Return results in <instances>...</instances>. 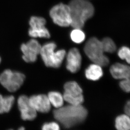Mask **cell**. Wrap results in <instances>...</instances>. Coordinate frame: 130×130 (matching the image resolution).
I'll return each mask as SVG.
<instances>
[{
  "label": "cell",
  "mask_w": 130,
  "mask_h": 130,
  "mask_svg": "<svg viewBox=\"0 0 130 130\" xmlns=\"http://www.w3.org/2000/svg\"><path fill=\"white\" fill-rule=\"evenodd\" d=\"M87 114V110L82 104H69L53 111L54 118L66 128H69L83 122Z\"/></svg>",
  "instance_id": "obj_1"
},
{
  "label": "cell",
  "mask_w": 130,
  "mask_h": 130,
  "mask_svg": "<svg viewBox=\"0 0 130 130\" xmlns=\"http://www.w3.org/2000/svg\"><path fill=\"white\" fill-rule=\"evenodd\" d=\"M69 6L71 14V26L74 28H82L85 22L94 13L93 5L87 0H71Z\"/></svg>",
  "instance_id": "obj_2"
},
{
  "label": "cell",
  "mask_w": 130,
  "mask_h": 130,
  "mask_svg": "<svg viewBox=\"0 0 130 130\" xmlns=\"http://www.w3.org/2000/svg\"><path fill=\"white\" fill-rule=\"evenodd\" d=\"M56 46L53 42L47 43L42 46L40 54L47 67L59 68L66 56V52L64 49L55 51Z\"/></svg>",
  "instance_id": "obj_3"
},
{
  "label": "cell",
  "mask_w": 130,
  "mask_h": 130,
  "mask_svg": "<svg viewBox=\"0 0 130 130\" xmlns=\"http://www.w3.org/2000/svg\"><path fill=\"white\" fill-rule=\"evenodd\" d=\"M85 54L89 59L95 64L101 67L107 66L109 62V59L104 55L101 41L95 37L90 38L84 48Z\"/></svg>",
  "instance_id": "obj_4"
},
{
  "label": "cell",
  "mask_w": 130,
  "mask_h": 130,
  "mask_svg": "<svg viewBox=\"0 0 130 130\" xmlns=\"http://www.w3.org/2000/svg\"><path fill=\"white\" fill-rule=\"evenodd\" d=\"M25 79L23 74L9 69L4 70L0 75V83L9 92L18 90L23 84Z\"/></svg>",
  "instance_id": "obj_5"
},
{
  "label": "cell",
  "mask_w": 130,
  "mask_h": 130,
  "mask_svg": "<svg viewBox=\"0 0 130 130\" xmlns=\"http://www.w3.org/2000/svg\"><path fill=\"white\" fill-rule=\"evenodd\" d=\"M49 15L56 25L62 27L71 26V17L69 5L60 4L52 8Z\"/></svg>",
  "instance_id": "obj_6"
},
{
  "label": "cell",
  "mask_w": 130,
  "mask_h": 130,
  "mask_svg": "<svg viewBox=\"0 0 130 130\" xmlns=\"http://www.w3.org/2000/svg\"><path fill=\"white\" fill-rule=\"evenodd\" d=\"M63 97L64 101L69 104L80 105L84 100L83 91L80 86L75 81H69L64 86Z\"/></svg>",
  "instance_id": "obj_7"
},
{
  "label": "cell",
  "mask_w": 130,
  "mask_h": 130,
  "mask_svg": "<svg viewBox=\"0 0 130 130\" xmlns=\"http://www.w3.org/2000/svg\"><path fill=\"white\" fill-rule=\"evenodd\" d=\"M46 23L45 19L43 17L36 16L31 17L29 21V36L33 38H49L50 35L45 26Z\"/></svg>",
  "instance_id": "obj_8"
},
{
  "label": "cell",
  "mask_w": 130,
  "mask_h": 130,
  "mask_svg": "<svg viewBox=\"0 0 130 130\" xmlns=\"http://www.w3.org/2000/svg\"><path fill=\"white\" fill-rule=\"evenodd\" d=\"M42 46L39 42L34 39L30 40L26 43H23L21 46L23 59L26 62H35L37 56L40 54Z\"/></svg>",
  "instance_id": "obj_9"
},
{
  "label": "cell",
  "mask_w": 130,
  "mask_h": 130,
  "mask_svg": "<svg viewBox=\"0 0 130 130\" xmlns=\"http://www.w3.org/2000/svg\"><path fill=\"white\" fill-rule=\"evenodd\" d=\"M17 104L23 120L31 121L36 118L37 112L31 105L29 97L24 95L20 96L17 100Z\"/></svg>",
  "instance_id": "obj_10"
},
{
  "label": "cell",
  "mask_w": 130,
  "mask_h": 130,
  "mask_svg": "<svg viewBox=\"0 0 130 130\" xmlns=\"http://www.w3.org/2000/svg\"><path fill=\"white\" fill-rule=\"evenodd\" d=\"M66 56V68L71 73H76L80 70L82 64V56L79 49L72 48L69 51Z\"/></svg>",
  "instance_id": "obj_11"
},
{
  "label": "cell",
  "mask_w": 130,
  "mask_h": 130,
  "mask_svg": "<svg viewBox=\"0 0 130 130\" xmlns=\"http://www.w3.org/2000/svg\"><path fill=\"white\" fill-rule=\"evenodd\" d=\"M31 105L36 112L47 113L50 110L51 104L48 96L44 94L36 95L29 98Z\"/></svg>",
  "instance_id": "obj_12"
},
{
  "label": "cell",
  "mask_w": 130,
  "mask_h": 130,
  "mask_svg": "<svg viewBox=\"0 0 130 130\" xmlns=\"http://www.w3.org/2000/svg\"><path fill=\"white\" fill-rule=\"evenodd\" d=\"M110 72L114 78L120 80L126 79L130 77V67L117 63L111 67Z\"/></svg>",
  "instance_id": "obj_13"
},
{
  "label": "cell",
  "mask_w": 130,
  "mask_h": 130,
  "mask_svg": "<svg viewBox=\"0 0 130 130\" xmlns=\"http://www.w3.org/2000/svg\"><path fill=\"white\" fill-rule=\"evenodd\" d=\"M85 76L88 80L96 81L99 80L103 75V72L101 66L98 64H90L85 71Z\"/></svg>",
  "instance_id": "obj_14"
},
{
  "label": "cell",
  "mask_w": 130,
  "mask_h": 130,
  "mask_svg": "<svg viewBox=\"0 0 130 130\" xmlns=\"http://www.w3.org/2000/svg\"><path fill=\"white\" fill-rule=\"evenodd\" d=\"M13 96H3L0 94V114L7 113L10 111L15 102Z\"/></svg>",
  "instance_id": "obj_15"
},
{
  "label": "cell",
  "mask_w": 130,
  "mask_h": 130,
  "mask_svg": "<svg viewBox=\"0 0 130 130\" xmlns=\"http://www.w3.org/2000/svg\"><path fill=\"white\" fill-rule=\"evenodd\" d=\"M48 99L51 104L56 109L60 108L64 104L63 95L57 91H51L48 93Z\"/></svg>",
  "instance_id": "obj_16"
},
{
  "label": "cell",
  "mask_w": 130,
  "mask_h": 130,
  "mask_svg": "<svg viewBox=\"0 0 130 130\" xmlns=\"http://www.w3.org/2000/svg\"><path fill=\"white\" fill-rule=\"evenodd\" d=\"M115 126L119 130H130V117L127 115H121L117 117Z\"/></svg>",
  "instance_id": "obj_17"
},
{
  "label": "cell",
  "mask_w": 130,
  "mask_h": 130,
  "mask_svg": "<svg viewBox=\"0 0 130 130\" xmlns=\"http://www.w3.org/2000/svg\"><path fill=\"white\" fill-rule=\"evenodd\" d=\"M71 39L75 43H81L85 41V35L80 28H74L70 34Z\"/></svg>",
  "instance_id": "obj_18"
},
{
  "label": "cell",
  "mask_w": 130,
  "mask_h": 130,
  "mask_svg": "<svg viewBox=\"0 0 130 130\" xmlns=\"http://www.w3.org/2000/svg\"><path fill=\"white\" fill-rule=\"evenodd\" d=\"M101 41L102 47L104 52L114 53L116 50V45L111 38L107 37L103 38Z\"/></svg>",
  "instance_id": "obj_19"
},
{
  "label": "cell",
  "mask_w": 130,
  "mask_h": 130,
  "mask_svg": "<svg viewBox=\"0 0 130 130\" xmlns=\"http://www.w3.org/2000/svg\"><path fill=\"white\" fill-rule=\"evenodd\" d=\"M118 57L123 60H126L130 64V48L126 46H123L118 52Z\"/></svg>",
  "instance_id": "obj_20"
},
{
  "label": "cell",
  "mask_w": 130,
  "mask_h": 130,
  "mask_svg": "<svg viewBox=\"0 0 130 130\" xmlns=\"http://www.w3.org/2000/svg\"><path fill=\"white\" fill-rule=\"evenodd\" d=\"M42 129L43 130H59L60 126L58 123L52 122L44 123L42 126Z\"/></svg>",
  "instance_id": "obj_21"
},
{
  "label": "cell",
  "mask_w": 130,
  "mask_h": 130,
  "mask_svg": "<svg viewBox=\"0 0 130 130\" xmlns=\"http://www.w3.org/2000/svg\"><path fill=\"white\" fill-rule=\"evenodd\" d=\"M119 85L123 91L126 92H130V77L122 80Z\"/></svg>",
  "instance_id": "obj_22"
},
{
  "label": "cell",
  "mask_w": 130,
  "mask_h": 130,
  "mask_svg": "<svg viewBox=\"0 0 130 130\" xmlns=\"http://www.w3.org/2000/svg\"><path fill=\"white\" fill-rule=\"evenodd\" d=\"M124 110L125 114L130 117V100L128 101L125 104Z\"/></svg>",
  "instance_id": "obj_23"
},
{
  "label": "cell",
  "mask_w": 130,
  "mask_h": 130,
  "mask_svg": "<svg viewBox=\"0 0 130 130\" xmlns=\"http://www.w3.org/2000/svg\"><path fill=\"white\" fill-rule=\"evenodd\" d=\"M25 129V128H24L23 127H21L20 128H19V130H23Z\"/></svg>",
  "instance_id": "obj_24"
},
{
  "label": "cell",
  "mask_w": 130,
  "mask_h": 130,
  "mask_svg": "<svg viewBox=\"0 0 130 130\" xmlns=\"http://www.w3.org/2000/svg\"><path fill=\"white\" fill-rule=\"evenodd\" d=\"M1 58H0V62H1Z\"/></svg>",
  "instance_id": "obj_25"
}]
</instances>
